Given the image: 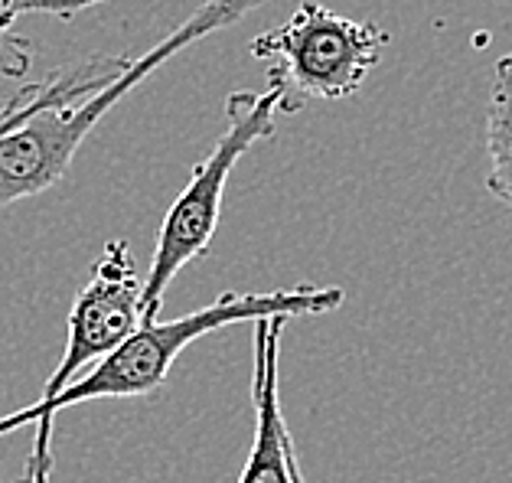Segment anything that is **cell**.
I'll use <instances>...</instances> for the list:
<instances>
[{
  "instance_id": "obj_1",
  "label": "cell",
  "mask_w": 512,
  "mask_h": 483,
  "mask_svg": "<svg viewBox=\"0 0 512 483\" xmlns=\"http://www.w3.org/2000/svg\"><path fill=\"white\" fill-rule=\"evenodd\" d=\"M265 4L271 0H203L144 56H92L20 89L0 108V209L56 187L98 121L170 56Z\"/></svg>"
},
{
  "instance_id": "obj_2",
  "label": "cell",
  "mask_w": 512,
  "mask_h": 483,
  "mask_svg": "<svg viewBox=\"0 0 512 483\" xmlns=\"http://www.w3.org/2000/svg\"><path fill=\"white\" fill-rule=\"evenodd\" d=\"M343 288H317V284H297V288L278 291H226L212 304L199 307L193 314H183L177 320H144L141 327L124 343H118L108 356H102L92 369H85L66 389H59L49 399H36L33 405H23L17 412L0 418V438L33 425L36 441L30 451V461L17 483H49L53 474V421L59 412L82 402H102V399H144L164 389L170 379V369L190 343H196L206 333H216L232 324H248L258 317H320L343 307Z\"/></svg>"
},
{
  "instance_id": "obj_3",
  "label": "cell",
  "mask_w": 512,
  "mask_h": 483,
  "mask_svg": "<svg viewBox=\"0 0 512 483\" xmlns=\"http://www.w3.org/2000/svg\"><path fill=\"white\" fill-rule=\"evenodd\" d=\"M281 108L278 89L268 92H232L226 102L229 125L222 131L216 147L199 160L190 173V183L183 193L170 203L164 222L157 229V245L147 268L141 307L144 320H157L164 307V294L170 291L173 278L186 265L199 262L209 255V245L216 239L219 213H222V193L232 177L235 164L252 151L258 141H268L274 134V111Z\"/></svg>"
},
{
  "instance_id": "obj_4",
  "label": "cell",
  "mask_w": 512,
  "mask_h": 483,
  "mask_svg": "<svg viewBox=\"0 0 512 483\" xmlns=\"http://www.w3.org/2000/svg\"><path fill=\"white\" fill-rule=\"evenodd\" d=\"M389 33L376 23L304 0L281 27L258 33L248 53L271 63L268 82L281 95V111L294 115L310 102H340L356 95L379 66Z\"/></svg>"
},
{
  "instance_id": "obj_5",
  "label": "cell",
  "mask_w": 512,
  "mask_h": 483,
  "mask_svg": "<svg viewBox=\"0 0 512 483\" xmlns=\"http://www.w3.org/2000/svg\"><path fill=\"white\" fill-rule=\"evenodd\" d=\"M141 291L144 278L137 275L128 242L111 239L98 255L92 278L82 284V291L72 301L66 353H62L53 376L46 379L40 399L66 389L72 379L82 376L92 363L108 356L144 324Z\"/></svg>"
},
{
  "instance_id": "obj_6",
  "label": "cell",
  "mask_w": 512,
  "mask_h": 483,
  "mask_svg": "<svg viewBox=\"0 0 512 483\" xmlns=\"http://www.w3.org/2000/svg\"><path fill=\"white\" fill-rule=\"evenodd\" d=\"M291 317L255 320V363H252V402H255V438L248 448L239 483H291L294 438L281 412V337Z\"/></svg>"
},
{
  "instance_id": "obj_7",
  "label": "cell",
  "mask_w": 512,
  "mask_h": 483,
  "mask_svg": "<svg viewBox=\"0 0 512 483\" xmlns=\"http://www.w3.org/2000/svg\"><path fill=\"white\" fill-rule=\"evenodd\" d=\"M483 147L486 160H490L486 190L512 213V53L493 66L483 121Z\"/></svg>"
},
{
  "instance_id": "obj_8",
  "label": "cell",
  "mask_w": 512,
  "mask_h": 483,
  "mask_svg": "<svg viewBox=\"0 0 512 483\" xmlns=\"http://www.w3.org/2000/svg\"><path fill=\"white\" fill-rule=\"evenodd\" d=\"M108 0H0V76L23 79L33 63V43L17 33V20L27 14H53L76 17L79 10H89Z\"/></svg>"
},
{
  "instance_id": "obj_9",
  "label": "cell",
  "mask_w": 512,
  "mask_h": 483,
  "mask_svg": "<svg viewBox=\"0 0 512 483\" xmlns=\"http://www.w3.org/2000/svg\"><path fill=\"white\" fill-rule=\"evenodd\" d=\"M291 483H307L304 480V470H301V457H297V448L291 454Z\"/></svg>"
}]
</instances>
